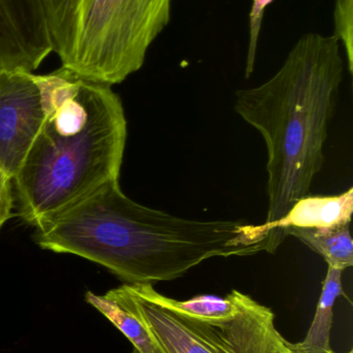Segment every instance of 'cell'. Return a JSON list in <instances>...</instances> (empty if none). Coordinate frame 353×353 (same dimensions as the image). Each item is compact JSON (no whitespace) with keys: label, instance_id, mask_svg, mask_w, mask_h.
Instances as JSON below:
<instances>
[{"label":"cell","instance_id":"cell-16","mask_svg":"<svg viewBox=\"0 0 353 353\" xmlns=\"http://www.w3.org/2000/svg\"><path fill=\"white\" fill-rule=\"evenodd\" d=\"M287 353H300L298 352H296V350H294V348H292V342H288V352ZM333 353H338L336 352H334ZM347 353H353L352 350H350Z\"/></svg>","mask_w":353,"mask_h":353},{"label":"cell","instance_id":"cell-12","mask_svg":"<svg viewBox=\"0 0 353 353\" xmlns=\"http://www.w3.org/2000/svg\"><path fill=\"white\" fill-rule=\"evenodd\" d=\"M85 301L101 312L128 338L134 346L133 353H167L140 321L115 303L91 292H86Z\"/></svg>","mask_w":353,"mask_h":353},{"label":"cell","instance_id":"cell-8","mask_svg":"<svg viewBox=\"0 0 353 353\" xmlns=\"http://www.w3.org/2000/svg\"><path fill=\"white\" fill-rule=\"evenodd\" d=\"M352 213L353 188L350 187L339 195H306L298 199L283 218L267 224L271 230L283 232L287 228L319 230L337 228L350 225Z\"/></svg>","mask_w":353,"mask_h":353},{"label":"cell","instance_id":"cell-10","mask_svg":"<svg viewBox=\"0 0 353 353\" xmlns=\"http://www.w3.org/2000/svg\"><path fill=\"white\" fill-rule=\"evenodd\" d=\"M344 271L327 267L321 298L310 329L303 341L292 343V348L300 353H333L331 332L334 321V306L343 294L342 274Z\"/></svg>","mask_w":353,"mask_h":353},{"label":"cell","instance_id":"cell-3","mask_svg":"<svg viewBox=\"0 0 353 353\" xmlns=\"http://www.w3.org/2000/svg\"><path fill=\"white\" fill-rule=\"evenodd\" d=\"M344 60L334 35L309 32L267 82L236 93V113L260 132L267 150V207L265 223L283 218L310 194L323 169Z\"/></svg>","mask_w":353,"mask_h":353},{"label":"cell","instance_id":"cell-4","mask_svg":"<svg viewBox=\"0 0 353 353\" xmlns=\"http://www.w3.org/2000/svg\"><path fill=\"white\" fill-rule=\"evenodd\" d=\"M172 0H46L61 68L99 84L138 72L171 19Z\"/></svg>","mask_w":353,"mask_h":353},{"label":"cell","instance_id":"cell-7","mask_svg":"<svg viewBox=\"0 0 353 353\" xmlns=\"http://www.w3.org/2000/svg\"><path fill=\"white\" fill-rule=\"evenodd\" d=\"M104 296L140 321L167 353H220L195 319L141 298L128 284Z\"/></svg>","mask_w":353,"mask_h":353},{"label":"cell","instance_id":"cell-11","mask_svg":"<svg viewBox=\"0 0 353 353\" xmlns=\"http://www.w3.org/2000/svg\"><path fill=\"white\" fill-rule=\"evenodd\" d=\"M286 236L298 238L303 244L321 255L327 267L345 271L353 265V241L350 225L319 230L287 228Z\"/></svg>","mask_w":353,"mask_h":353},{"label":"cell","instance_id":"cell-5","mask_svg":"<svg viewBox=\"0 0 353 353\" xmlns=\"http://www.w3.org/2000/svg\"><path fill=\"white\" fill-rule=\"evenodd\" d=\"M45 118L43 95L33 72L0 70V163L12 179Z\"/></svg>","mask_w":353,"mask_h":353},{"label":"cell","instance_id":"cell-15","mask_svg":"<svg viewBox=\"0 0 353 353\" xmlns=\"http://www.w3.org/2000/svg\"><path fill=\"white\" fill-rule=\"evenodd\" d=\"M12 178L0 163V228L12 218L14 194L12 191Z\"/></svg>","mask_w":353,"mask_h":353},{"label":"cell","instance_id":"cell-13","mask_svg":"<svg viewBox=\"0 0 353 353\" xmlns=\"http://www.w3.org/2000/svg\"><path fill=\"white\" fill-rule=\"evenodd\" d=\"M334 37L345 49L348 72L353 74V0H335Z\"/></svg>","mask_w":353,"mask_h":353},{"label":"cell","instance_id":"cell-9","mask_svg":"<svg viewBox=\"0 0 353 353\" xmlns=\"http://www.w3.org/2000/svg\"><path fill=\"white\" fill-rule=\"evenodd\" d=\"M141 298L173 311L182 316L205 323H217L231 319L238 308L240 292L233 290L225 298L201 294L188 301H178L158 292L153 284H128Z\"/></svg>","mask_w":353,"mask_h":353},{"label":"cell","instance_id":"cell-6","mask_svg":"<svg viewBox=\"0 0 353 353\" xmlns=\"http://www.w3.org/2000/svg\"><path fill=\"white\" fill-rule=\"evenodd\" d=\"M51 52L46 0H0V70L33 72Z\"/></svg>","mask_w":353,"mask_h":353},{"label":"cell","instance_id":"cell-2","mask_svg":"<svg viewBox=\"0 0 353 353\" xmlns=\"http://www.w3.org/2000/svg\"><path fill=\"white\" fill-rule=\"evenodd\" d=\"M35 79L45 118L12 179L19 216L33 228L120 180L128 136L124 105L111 86L62 68Z\"/></svg>","mask_w":353,"mask_h":353},{"label":"cell","instance_id":"cell-1","mask_svg":"<svg viewBox=\"0 0 353 353\" xmlns=\"http://www.w3.org/2000/svg\"><path fill=\"white\" fill-rule=\"evenodd\" d=\"M283 232L246 220H193L128 199L106 183L35 228L41 249L82 257L124 284L172 281L213 257L275 253Z\"/></svg>","mask_w":353,"mask_h":353},{"label":"cell","instance_id":"cell-14","mask_svg":"<svg viewBox=\"0 0 353 353\" xmlns=\"http://www.w3.org/2000/svg\"><path fill=\"white\" fill-rule=\"evenodd\" d=\"M275 0H253L249 14V27H250V37H249L248 55L246 61L247 79L250 78L254 72L256 62L257 46H258L259 35L263 27V18L267 6H271Z\"/></svg>","mask_w":353,"mask_h":353}]
</instances>
